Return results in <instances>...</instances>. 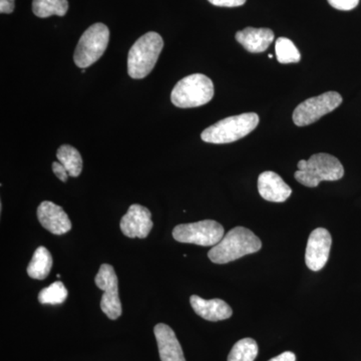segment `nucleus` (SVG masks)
I'll return each instance as SVG.
<instances>
[{"label": "nucleus", "mask_w": 361, "mask_h": 361, "mask_svg": "<svg viewBox=\"0 0 361 361\" xmlns=\"http://www.w3.org/2000/svg\"><path fill=\"white\" fill-rule=\"evenodd\" d=\"M214 92L210 78L202 73H194L177 82L171 94V101L178 108H197L208 104L213 99Z\"/></svg>", "instance_id": "nucleus-5"}, {"label": "nucleus", "mask_w": 361, "mask_h": 361, "mask_svg": "<svg viewBox=\"0 0 361 361\" xmlns=\"http://www.w3.org/2000/svg\"><path fill=\"white\" fill-rule=\"evenodd\" d=\"M152 214L146 207L134 204L121 220V230L129 238L144 239L153 228Z\"/></svg>", "instance_id": "nucleus-11"}, {"label": "nucleus", "mask_w": 361, "mask_h": 361, "mask_svg": "<svg viewBox=\"0 0 361 361\" xmlns=\"http://www.w3.org/2000/svg\"><path fill=\"white\" fill-rule=\"evenodd\" d=\"M56 158L59 163L66 168L71 177L78 178L82 171V159L80 152L70 145L59 147Z\"/></svg>", "instance_id": "nucleus-18"}, {"label": "nucleus", "mask_w": 361, "mask_h": 361, "mask_svg": "<svg viewBox=\"0 0 361 361\" xmlns=\"http://www.w3.org/2000/svg\"><path fill=\"white\" fill-rule=\"evenodd\" d=\"M173 237L180 243L215 246L224 237V228L214 220L199 221L190 224L176 226L173 230Z\"/></svg>", "instance_id": "nucleus-7"}, {"label": "nucleus", "mask_w": 361, "mask_h": 361, "mask_svg": "<svg viewBox=\"0 0 361 361\" xmlns=\"http://www.w3.org/2000/svg\"><path fill=\"white\" fill-rule=\"evenodd\" d=\"M257 355V342L252 338H243L233 346L228 361H254Z\"/></svg>", "instance_id": "nucleus-20"}, {"label": "nucleus", "mask_w": 361, "mask_h": 361, "mask_svg": "<svg viewBox=\"0 0 361 361\" xmlns=\"http://www.w3.org/2000/svg\"><path fill=\"white\" fill-rule=\"evenodd\" d=\"M262 248V242L251 230L236 227L230 230L217 245L208 252V257L215 264H226L256 253Z\"/></svg>", "instance_id": "nucleus-1"}, {"label": "nucleus", "mask_w": 361, "mask_h": 361, "mask_svg": "<svg viewBox=\"0 0 361 361\" xmlns=\"http://www.w3.org/2000/svg\"><path fill=\"white\" fill-rule=\"evenodd\" d=\"M159 353L161 361H186L174 330L164 323H159L154 329Z\"/></svg>", "instance_id": "nucleus-14"}, {"label": "nucleus", "mask_w": 361, "mask_h": 361, "mask_svg": "<svg viewBox=\"0 0 361 361\" xmlns=\"http://www.w3.org/2000/svg\"><path fill=\"white\" fill-rule=\"evenodd\" d=\"M294 177L303 186L315 188L322 180H341L344 176L343 166L336 157L326 153L314 154L310 160H300Z\"/></svg>", "instance_id": "nucleus-2"}, {"label": "nucleus", "mask_w": 361, "mask_h": 361, "mask_svg": "<svg viewBox=\"0 0 361 361\" xmlns=\"http://www.w3.org/2000/svg\"><path fill=\"white\" fill-rule=\"evenodd\" d=\"M94 282L104 291L101 300L102 310L110 319H118L122 315V303L118 297V277L113 266L101 265Z\"/></svg>", "instance_id": "nucleus-9"}, {"label": "nucleus", "mask_w": 361, "mask_h": 361, "mask_svg": "<svg viewBox=\"0 0 361 361\" xmlns=\"http://www.w3.org/2000/svg\"><path fill=\"white\" fill-rule=\"evenodd\" d=\"M236 40L247 51L260 54L274 40V32L269 28L246 27L236 33Z\"/></svg>", "instance_id": "nucleus-16"}, {"label": "nucleus", "mask_w": 361, "mask_h": 361, "mask_svg": "<svg viewBox=\"0 0 361 361\" xmlns=\"http://www.w3.org/2000/svg\"><path fill=\"white\" fill-rule=\"evenodd\" d=\"M215 6L221 7H238L243 6L247 0H208Z\"/></svg>", "instance_id": "nucleus-24"}, {"label": "nucleus", "mask_w": 361, "mask_h": 361, "mask_svg": "<svg viewBox=\"0 0 361 361\" xmlns=\"http://www.w3.org/2000/svg\"><path fill=\"white\" fill-rule=\"evenodd\" d=\"M342 101L343 99L336 92H327L320 96L310 97L296 106L292 118L297 127H305L336 110Z\"/></svg>", "instance_id": "nucleus-8"}, {"label": "nucleus", "mask_w": 361, "mask_h": 361, "mask_svg": "<svg viewBox=\"0 0 361 361\" xmlns=\"http://www.w3.org/2000/svg\"><path fill=\"white\" fill-rule=\"evenodd\" d=\"M68 290L63 282L56 281L39 292V301L42 304L59 305L65 302L68 298Z\"/></svg>", "instance_id": "nucleus-22"}, {"label": "nucleus", "mask_w": 361, "mask_h": 361, "mask_svg": "<svg viewBox=\"0 0 361 361\" xmlns=\"http://www.w3.org/2000/svg\"><path fill=\"white\" fill-rule=\"evenodd\" d=\"M164 40L159 33L149 32L140 37L128 54V73L135 80H142L155 68Z\"/></svg>", "instance_id": "nucleus-3"}, {"label": "nucleus", "mask_w": 361, "mask_h": 361, "mask_svg": "<svg viewBox=\"0 0 361 361\" xmlns=\"http://www.w3.org/2000/svg\"><path fill=\"white\" fill-rule=\"evenodd\" d=\"M190 303L195 312L208 322H221L228 319L233 314L232 308L222 299L206 300L200 296L192 295Z\"/></svg>", "instance_id": "nucleus-15"}, {"label": "nucleus", "mask_w": 361, "mask_h": 361, "mask_svg": "<svg viewBox=\"0 0 361 361\" xmlns=\"http://www.w3.org/2000/svg\"><path fill=\"white\" fill-rule=\"evenodd\" d=\"M259 116L255 113L242 114L221 120L202 133L204 142L210 144H229L246 137L257 128Z\"/></svg>", "instance_id": "nucleus-4"}, {"label": "nucleus", "mask_w": 361, "mask_h": 361, "mask_svg": "<svg viewBox=\"0 0 361 361\" xmlns=\"http://www.w3.org/2000/svg\"><path fill=\"white\" fill-rule=\"evenodd\" d=\"M14 11V0H0V13H13Z\"/></svg>", "instance_id": "nucleus-26"}, {"label": "nucleus", "mask_w": 361, "mask_h": 361, "mask_svg": "<svg viewBox=\"0 0 361 361\" xmlns=\"http://www.w3.org/2000/svg\"><path fill=\"white\" fill-rule=\"evenodd\" d=\"M51 268V254L45 247L40 246L33 253L32 261L27 266V274L32 279L44 280L49 276Z\"/></svg>", "instance_id": "nucleus-17"}, {"label": "nucleus", "mask_w": 361, "mask_h": 361, "mask_svg": "<svg viewBox=\"0 0 361 361\" xmlns=\"http://www.w3.org/2000/svg\"><path fill=\"white\" fill-rule=\"evenodd\" d=\"M275 51L280 63H295L300 61L301 54L296 45L286 37H279L275 44Z\"/></svg>", "instance_id": "nucleus-21"}, {"label": "nucleus", "mask_w": 361, "mask_h": 361, "mask_svg": "<svg viewBox=\"0 0 361 361\" xmlns=\"http://www.w3.org/2000/svg\"><path fill=\"white\" fill-rule=\"evenodd\" d=\"M37 218L40 224L47 231L54 235H63L71 229V222L68 214L61 206L51 201H44L37 208Z\"/></svg>", "instance_id": "nucleus-12"}, {"label": "nucleus", "mask_w": 361, "mask_h": 361, "mask_svg": "<svg viewBox=\"0 0 361 361\" xmlns=\"http://www.w3.org/2000/svg\"><path fill=\"white\" fill-rule=\"evenodd\" d=\"M258 191L266 201L282 203L291 196V188L276 173H262L258 178Z\"/></svg>", "instance_id": "nucleus-13"}, {"label": "nucleus", "mask_w": 361, "mask_h": 361, "mask_svg": "<svg viewBox=\"0 0 361 361\" xmlns=\"http://www.w3.org/2000/svg\"><path fill=\"white\" fill-rule=\"evenodd\" d=\"M269 361H296V356L291 351H285V353L276 356V357L272 358Z\"/></svg>", "instance_id": "nucleus-27"}, {"label": "nucleus", "mask_w": 361, "mask_h": 361, "mask_svg": "<svg viewBox=\"0 0 361 361\" xmlns=\"http://www.w3.org/2000/svg\"><path fill=\"white\" fill-rule=\"evenodd\" d=\"M52 171H54V175L59 178L61 182H66L68 179V171L66 170V168L61 165L59 161H54L52 163Z\"/></svg>", "instance_id": "nucleus-25"}, {"label": "nucleus", "mask_w": 361, "mask_h": 361, "mask_svg": "<svg viewBox=\"0 0 361 361\" xmlns=\"http://www.w3.org/2000/svg\"><path fill=\"white\" fill-rule=\"evenodd\" d=\"M110 42V30L104 23H97L90 26L80 39L75 49V63L80 68L94 65L103 56Z\"/></svg>", "instance_id": "nucleus-6"}, {"label": "nucleus", "mask_w": 361, "mask_h": 361, "mask_svg": "<svg viewBox=\"0 0 361 361\" xmlns=\"http://www.w3.org/2000/svg\"><path fill=\"white\" fill-rule=\"evenodd\" d=\"M329 4L338 11H351L360 4V0H329Z\"/></svg>", "instance_id": "nucleus-23"}, {"label": "nucleus", "mask_w": 361, "mask_h": 361, "mask_svg": "<svg viewBox=\"0 0 361 361\" xmlns=\"http://www.w3.org/2000/svg\"><path fill=\"white\" fill-rule=\"evenodd\" d=\"M68 11V0H33L32 11L37 18L65 16Z\"/></svg>", "instance_id": "nucleus-19"}, {"label": "nucleus", "mask_w": 361, "mask_h": 361, "mask_svg": "<svg viewBox=\"0 0 361 361\" xmlns=\"http://www.w3.org/2000/svg\"><path fill=\"white\" fill-rule=\"evenodd\" d=\"M331 235L324 228L311 233L305 252V262L310 270L317 272L326 265L331 248Z\"/></svg>", "instance_id": "nucleus-10"}]
</instances>
